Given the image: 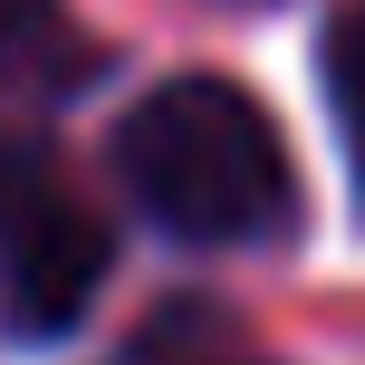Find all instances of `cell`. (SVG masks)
<instances>
[{
    "label": "cell",
    "mask_w": 365,
    "mask_h": 365,
    "mask_svg": "<svg viewBox=\"0 0 365 365\" xmlns=\"http://www.w3.org/2000/svg\"><path fill=\"white\" fill-rule=\"evenodd\" d=\"M317 68H327V106H336V145H346V173H356V202H365V0L327 19L317 38Z\"/></svg>",
    "instance_id": "obj_4"
},
{
    "label": "cell",
    "mask_w": 365,
    "mask_h": 365,
    "mask_svg": "<svg viewBox=\"0 0 365 365\" xmlns=\"http://www.w3.org/2000/svg\"><path fill=\"white\" fill-rule=\"evenodd\" d=\"M145 365H269V356H250V336L212 308H164L145 327Z\"/></svg>",
    "instance_id": "obj_5"
},
{
    "label": "cell",
    "mask_w": 365,
    "mask_h": 365,
    "mask_svg": "<svg viewBox=\"0 0 365 365\" xmlns=\"http://www.w3.org/2000/svg\"><path fill=\"white\" fill-rule=\"evenodd\" d=\"M106 221L48 173L38 135H0V327L29 346L68 336L106 289Z\"/></svg>",
    "instance_id": "obj_2"
},
{
    "label": "cell",
    "mask_w": 365,
    "mask_h": 365,
    "mask_svg": "<svg viewBox=\"0 0 365 365\" xmlns=\"http://www.w3.org/2000/svg\"><path fill=\"white\" fill-rule=\"evenodd\" d=\"M115 182L182 250H289L298 240V164L250 87L173 77L115 115Z\"/></svg>",
    "instance_id": "obj_1"
},
{
    "label": "cell",
    "mask_w": 365,
    "mask_h": 365,
    "mask_svg": "<svg viewBox=\"0 0 365 365\" xmlns=\"http://www.w3.org/2000/svg\"><path fill=\"white\" fill-rule=\"evenodd\" d=\"M77 77H87V38L68 0H0V135H29V115Z\"/></svg>",
    "instance_id": "obj_3"
}]
</instances>
